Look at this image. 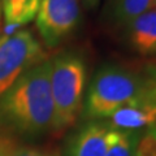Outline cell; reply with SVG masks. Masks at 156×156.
<instances>
[{
    "instance_id": "cell-1",
    "label": "cell",
    "mask_w": 156,
    "mask_h": 156,
    "mask_svg": "<svg viewBox=\"0 0 156 156\" xmlns=\"http://www.w3.org/2000/svg\"><path fill=\"white\" fill-rule=\"evenodd\" d=\"M50 70L51 60L30 68L0 96V126L30 138L56 133Z\"/></svg>"
},
{
    "instance_id": "cell-2",
    "label": "cell",
    "mask_w": 156,
    "mask_h": 156,
    "mask_svg": "<svg viewBox=\"0 0 156 156\" xmlns=\"http://www.w3.org/2000/svg\"><path fill=\"white\" fill-rule=\"evenodd\" d=\"M150 94L143 73L120 65H104L87 89L83 117L91 121L105 120L125 105Z\"/></svg>"
},
{
    "instance_id": "cell-3",
    "label": "cell",
    "mask_w": 156,
    "mask_h": 156,
    "mask_svg": "<svg viewBox=\"0 0 156 156\" xmlns=\"http://www.w3.org/2000/svg\"><path fill=\"white\" fill-rule=\"evenodd\" d=\"M86 74L85 60L76 53L64 52L51 60L50 86L55 108L56 133L73 126L81 113Z\"/></svg>"
},
{
    "instance_id": "cell-4",
    "label": "cell",
    "mask_w": 156,
    "mask_h": 156,
    "mask_svg": "<svg viewBox=\"0 0 156 156\" xmlns=\"http://www.w3.org/2000/svg\"><path fill=\"white\" fill-rule=\"evenodd\" d=\"M46 58L44 47L29 29L0 35V96L26 70Z\"/></svg>"
},
{
    "instance_id": "cell-5",
    "label": "cell",
    "mask_w": 156,
    "mask_h": 156,
    "mask_svg": "<svg viewBox=\"0 0 156 156\" xmlns=\"http://www.w3.org/2000/svg\"><path fill=\"white\" fill-rule=\"evenodd\" d=\"M80 18V0H42L35 20L43 44L50 50L61 44L76 30Z\"/></svg>"
},
{
    "instance_id": "cell-6",
    "label": "cell",
    "mask_w": 156,
    "mask_h": 156,
    "mask_svg": "<svg viewBox=\"0 0 156 156\" xmlns=\"http://www.w3.org/2000/svg\"><path fill=\"white\" fill-rule=\"evenodd\" d=\"M113 128L103 121H89L73 134L66 156H105Z\"/></svg>"
},
{
    "instance_id": "cell-7",
    "label": "cell",
    "mask_w": 156,
    "mask_h": 156,
    "mask_svg": "<svg viewBox=\"0 0 156 156\" xmlns=\"http://www.w3.org/2000/svg\"><path fill=\"white\" fill-rule=\"evenodd\" d=\"M113 129L140 131L156 125V103L151 94L135 103L125 105L109 117L108 122Z\"/></svg>"
},
{
    "instance_id": "cell-8",
    "label": "cell",
    "mask_w": 156,
    "mask_h": 156,
    "mask_svg": "<svg viewBox=\"0 0 156 156\" xmlns=\"http://www.w3.org/2000/svg\"><path fill=\"white\" fill-rule=\"evenodd\" d=\"M128 43L143 56H156V7H151L125 27Z\"/></svg>"
},
{
    "instance_id": "cell-9",
    "label": "cell",
    "mask_w": 156,
    "mask_h": 156,
    "mask_svg": "<svg viewBox=\"0 0 156 156\" xmlns=\"http://www.w3.org/2000/svg\"><path fill=\"white\" fill-rule=\"evenodd\" d=\"M152 7V0H109L108 21L116 27H126L134 18Z\"/></svg>"
},
{
    "instance_id": "cell-10",
    "label": "cell",
    "mask_w": 156,
    "mask_h": 156,
    "mask_svg": "<svg viewBox=\"0 0 156 156\" xmlns=\"http://www.w3.org/2000/svg\"><path fill=\"white\" fill-rule=\"evenodd\" d=\"M42 0H0L7 26H23L37 17Z\"/></svg>"
},
{
    "instance_id": "cell-11",
    "label": "cell",
    "mask_w": 156,
    "mask_h": 156,
    "mask_svg": "<svg viewBox=\"0 0 156 156\" xmlns=\"http://www.w3.org/2000/svg\"><path fill=\"white\" fill-rule=\"evenodd\" d=\"M140 135H142L140 131L113 129L105 156H135Z\"/></svg>"
},
{
    "instance_id": "cell-12",
    "label": "cell",
    "mask_w": 156,
    "mask_h": 156,
    "mask_svg": "<svg viewBox=\"0 0 156 156\" xmlns=\"http://www.w3.org/2000/svg\"><path fill=\"white\" fill-rule=\"evenodd\" d=\"M0 156H58L48 148L20 143L8 135L0 134Z\"/></svg>"
},
{
    "instance_id": "cell-13",
    "label": "cell",
    "mask_w": 156,
    "mask_h": 156,
    "mask_svg": "<svg viewBox=\"0 0 156 156\" xmlns=\"http://www.w3.org/2000/svg\"><path fill=\"white\" fill-rule=\"evenodd\" d=\"M135 156H156V125L144 130L140 135Z\"/></svg>"
},
{
    "instance_id": "cell-14",
    "label": "cell",
    "mask_w": 156,
    "mask_h": 156,
    "mask_svg": "<svg viewBox=\"0 0 156 156\" xmlns=\"http://www.w3.org/2000/svg\"><path fill=\"white\" fill-rule=\"evenodd\" d=\"M142 73L146 78V82H147L150 94L156 103V62H151V64L146 65Z\"/></svg>"
},
{
    "instance_id": "cell-15",
    "label": "cell",
    "mask_w": 156,
    "mask_h": 156,
    "mask_svg": "<svg viewBox=\"0 0 156 156\" xmlns=\"http://www.w3.org/2000/svg\"><path fill=\"white\" fill-rule=\"evenodd\" d=\"M100 0H83V4L87 9H94L95 7H98Z\"/></svg>"
},
{
    "instance_id": "cell-16",
    "label": "cell",
    "mask_w": 156,
    "mask_h": 156,
    "mask_svg": "<svg viewBox=\"0 0 156 156\" xmlns=\"http://www.w3.org/2000/svg\"><path fill=\"white\" fill-rule=\"evenodd\" d=\"M2 18H3V14H2V5H0V22H2Z\"/></svg>"
},
{
    "instance_id": "cell-17",
    "label": "cell",
    "mask_w": 156,
    "mask_h": 156,
    "mask_svg": "<svg viewBox=\"0 0 156 156\" xmlns=\"http://www.w3.org/2000/svg\"><path fill=\"white\" fill-rule=\"evenodd\" d=\"M152 7H156V0H152Z\"/></svg>"
}]
</instances>
